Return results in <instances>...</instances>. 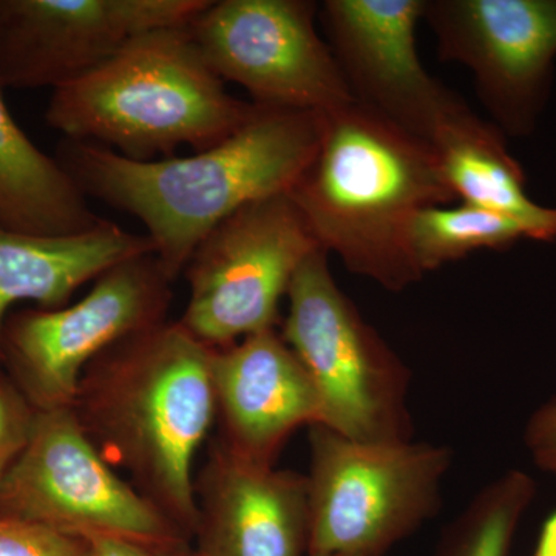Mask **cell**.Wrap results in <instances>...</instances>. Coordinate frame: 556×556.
Wrapping results in <instances>:
<instances>
[{"instance_id":"6da1fadb","label":"cell","mask_w":556,"mask_h":556,"mask_svg":"<svg viewBox=\"0 0 556 556\" xmlns=\"http://www.w3.org/2000/svg\"><path fill=\"white\" fill-rule=\"evenodd\" d=\"M320 142V115L255 104L218 144L188 156L135 161L91 142L64 139L54 159L87 199L134 215L170 281L201 240L233 212L287 195Z\"/></svg>"},{"instance_id":"7a4b0ae2","label":"cell","mask_w":556,"mask_h":556,"mask_svg":"<svg viewBox=\"0 0 556 556\" xmlns=\"http://www.w3.org/2000/svg\"><path fill=\"white\" fill-rule=\"evenodd\" d=\"M212 348L179 321L121 340L84 371L72 409L112 468L193 540V464L217 419Z\"/></svg>"},{"instance_id":"3957f363","label":"cell","mask_w":556,"mask_h":556,"mask_svg":"<svg viewBox=\"0 0 556 556\" xmlns=\"http://www.w3.org/2000/svg\"><path fill=\"white\" fill-rule=\"evenodd\" d=\"M324 251L390 292L422 280L409 226L456 195L437 150L356 101L320 113L316 155L288 193Z\"/></svg>"},{"instance_id":"277c9868","label":"cell","mask_w":556,"mask_h":556,"mask_svg":"<svg viewBox=\"0 0 556 556\" xmlns=\"http://www.w3.org/2000/svg\"><path fill=\"white\" fill-rule=\"evenodd\" d=\"M254 102L237 100L208 68L188 25L131 40L89 75L53 90L47 124L70 141L91 142L135 161L195 152L240 129Z\"/></svg>"},{"instance_id":"5b68a950","label":"cell","mask_w":556,"mask_h":556,"mask_svg":"<svg viewBox=\"0 0 556 556\" xmlns=\"http://www.w3.org/2000/svg\"><path fill=\"white\" fill-rule=\"evenodd\" d=\"M317 249L288 291L281 338L308 371L321 402V427L368 444L413 441L412 375L362 317Z\"/></svg>"},{"instance_id":"8992f818","label":"cell","mask_w":556,"mask_h":556,"mask_svg":"<svg viewBox=\"0 0 556 556\" xmlns=\"http://www.w3.org/2000/svg\"><path fill=\"white\" fill-rule=\"evenodd\" d=\"M452 450L368 444L309 428L308 556H386L441 507Z\"/></svg>"},{"instance_id":"52a82bcc","label":"cell","mask_w":556,"mask_h":556,"mask_svg":"<svg viewBox=\"0 0 556 556\" xmlns=\"http://www.w3.org/2000/svg\"><path fill=\"white\" fill-rule=\"evenodd\" d=\"M0 518L72 536L123 538L159 554L192 541L105 463L72 407L36 412L0 485Z\"/></svg>"},{"instance_id":"ba28073f","label":"cell","mask_w":556,"mask_h":556,"mask_svg":"<svg viewBox=\"0 0 556 556\" xmlns=\"http://www.w3.org/2000/svg\"><path fill=\"white\" fill-rule=\"evenodd\" d=\"M172 283L155 255L124 260L97 278L79 302L11 313L0 364L36 412L72 407L94 358L167 320Z\"/></svg>"},{"instance_id":"9c48e42d","label":"cell","mask_w":556,"mask_h":556,"mask_svg":"<svg viewBox=\"0 0 556 556\" xmlns=\"http://www.w3.org/2000/svg\"><path fill=\"white\" fill-rule=\"evenodd\" d=\"M318 247L288 195L255 201L223 219L193 251L179 325L208 348L276 328L292 278Z\"/></svg>"},{"instance_id":"30bf717a","label":"cell","mask_w":556,"mask_h":556,"mask_svg":"<svg viewBox=\"0 0 556 556\" xmlns=\"http://www.w3.org/2000/svg\"><path fill=\"white\" fill-rule=\"evenodd\" d=\"M313 0H208L188 25L219 79L266 108L327 113L353 102Z\"/></svg>"},{"instance_id":"8fae6325","label":"cell","mask_w":556,"mask_h":556,"mask_svg":"<svg viewBox=\"0 0 556 556\" xmlns=\"http://www.w3.org/2000/svg\"><path fill=\"white\" fill-rule=\"evenodd\" d=\"M439 60L470 70L492 123L527 137L551 93L556 0H426Z\"/></svg>"},{"instance_id":"7c38bea8","label":"cell","mask_w":556,"mask_h":556,"mask_svg":"<svg viewBox=\"0 0 556 556\" xmlns=\"http://www.w3.org/2000/svg\"><path fill=\"white\" fill-rule=\"evenodd\" d=\"M208 0H0V86L51 90L89 75L131 40L189 25Z\"/></svg>"},{"instance_id":"4fadbf2b","label":"cell","mask_w":556,"mask_h":556,"mask_svg":"<svg viewBox=\"0 0 556 556\" xmlns=\"http://www.w3.org/2000/svg\"><path fill=\"white\" fill-rule=\"evenodd\" d=\"M426 0H327L318 9L351 97L417 137H433L459 100L424 68L416 27Z\"/></svg>"},{"instance_id":"5bb4252c","label":"cell","mask_w":556,"mask_h":556,"mask_svg":"<svg viewBox=\"0 0 556 556\" xmlns=\"http://www.w3.org/2000/svg\"><path fill=\"white\" fill-rule=\"evenodd\" d=\"M201 556H308L305 475L252 463L215 444L195 477Z\"/></svg>"},{"instance_id":"9a60e30c","label":"cell","mask_w":556,"mask_h":556,"mask_svg":"<svg viewBox=\"0 0 556 556\" xmlns=\"http://www.w3.org/2000/svg\"><path fill=\"white\" fill-rule=\"evenodd\" d=\"M211 371L219 444L244 459L274 466L299 428L321 424L316 387L277 328L212 348Z\"/></svg>"},{"instance_id":"2e32d148","label":"cell","mask_w":556,"mask_h":556,"mask_svg":"<svg viewBox=\"0 0 556 556\" xmlns=\"http://www.w3.org/2000/svg\"><path fill=\"white\" fill-rule=\"evenodd\" d=\"M153 254L148 236H138L104 219L75 236L47 237L0 225V348L11 309L21 303L58 309L75 292L113 266Z\"/></svg>"},{"instance_id":"e0dca14e","label":"cell","mask_w":556,"mask_h":556,"mask_svg":"<svg viewBox=\"0 0 556 556\" xmlns=\"http://www.w3.org/2000/svg\"><path fill=\"white\" fill-rule=\"evenodd\" d=\"M430 142L457 200L515 219L527 239L556 240V207L529 199L525 170L508 152L506 135L463 98L439 121Z\"/></svg>"},{"instance_id":"ac0fdd59","label":"cell","mask_w":556,"mask_h":556,"mask_svg":"<svg viewBox=\"0 0 556 556\" xmlns=\"http://www.w3.org/2000/svg\"><path fill=\"white\" fill-rule=\"evenodd\" d=\"M0 86V225L35 236L87 232L104 219L54 156L27 137Z\"/></svg>"},{"instance_id":"d6986e66","label":"cell","mask_w":556,"mask_h":556,"mask_svg":"<svg viewBox=\"0 0 556 556\" xmlns=\"http://www.w3.org/2000/svg\"><path fill=\"white\" fill-rule=\"evenodd\" d=\"M536 492L535 479L517 468L493 479L450 522L434 556H510Z\"/></svg>"},{"instance_id":"ffe728a7","label":"cell","mask_w":556,"mask_h":556,"mask_svg":"<svg viewBox=\"0 0 556 556\" xmlns=\"http://www.w3.org/2000/svg\"><path fill=\"white\" fill-rule=\"evenodd\" d=\"M527 239L515 219L464 203L422 208L409 226V247L424 276L481 249L506 251Z\"/></svg>"},{"instance_id":"44dd1931","label":"cell","mask_w":556,"mask_h":556,"mask_svg":"<svg viewBox=\"0 0 556 556\" xmlns=\"http://www.w3.org/2000/svg\"><path fill=\"white\" fill-rule=\"evenodd\" d=\"M0 556H90V547L84 538L0 518Z\"/></svg>"},{"instance_id":"7402d4cb","label":"cell","mask_w":556,"mask_h":556,"mask_svg":"<svg viewBox=\"0 0 556 556\" xmlns=\"http://www.w3.org/2000/svg\"><path fill=\"white\" fill-rule=\"evenodd\" d=\"M36 409L0 369V485L30 437Z\"/></svg>"},{"instance_id":"603a6c76","label":"cell","mask_w":556,"mask_h":556,"mask_svg":"<svg viewBox=\"0 0 556 556\" xmlns=\"http://www.w3.org/2000/svg\"><path fill=\"white\" fill-rule=\"evenodd\" d=\"M525 444L535 466L556 481V396L540 405L527 420Z\"/></svg>"},{"instance_id":"cb8c5ba5","label":"cell","mask_w":556,"mask_h":556,"mask_svg":"<svg viewBox=\"0 0 556 556\" xmlns=\"http://www.w3.org/2000/svg\"><path fill=\"white\" fill-rule=\"evenodd\" d=\"M84 540L89 543L90 556H159V552L123 538L90 536Z\"/></svg>"},{"instance_id":"d4e9b609","label":"cell","mask_w":556,"mask_h":556,"mask_svg":"<svg viewBox=\"0 0 556 556\" xmlns=\"http://www.w3.org/2000/svg\"><path fill=\"white\" fill-rule=\"evenodd\" d=\"M532 556H556V510L541 525Z\"/></svg>"},{"instance_id":"484cf974","label":"cell","mask_w":556,"mask_h":556,"mask_svg":"<svg viewBox=\"0 0 556 556\" xmlns=\"http://www.w3.org/2000/svg\"><path fill=\"white\" fill-rule=\"evenodd\" d=\"M159 556H201L197 548L190 547V544L185 546L169 548V551L160 552Z\"/></svg>"},{"instance_id":"4316f807","label":"cell","mask_w":556,"mask_h":556,"mask_svg":"<svg viewBox=\"0 0 556 556\" xmlns=\"http://www.w3.org/2000/svg\"><path fill=\"white\" fill-rule=\"evenodd\" d=\"M332 556H350V555H332Z\"/></svg>"}]
</instances>
